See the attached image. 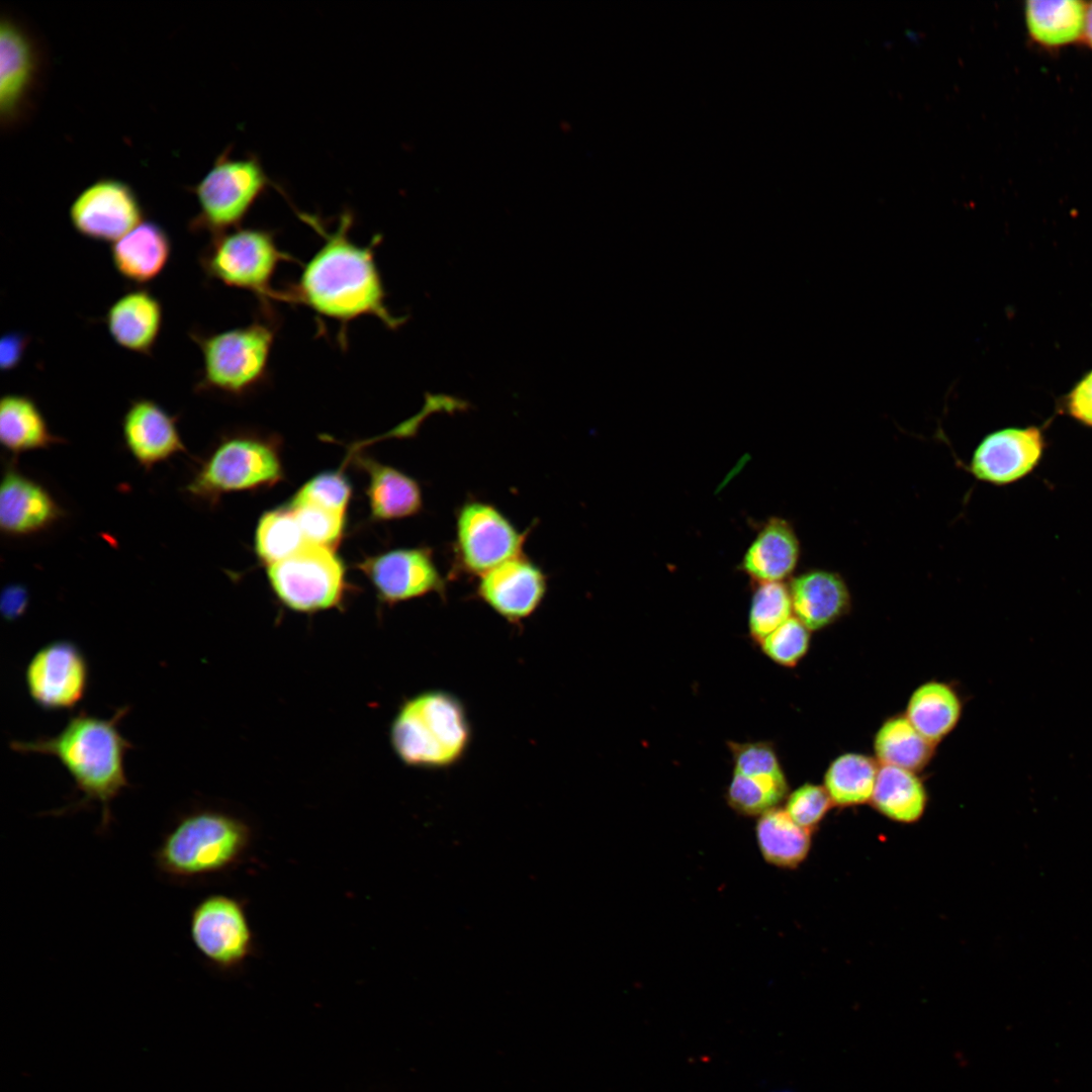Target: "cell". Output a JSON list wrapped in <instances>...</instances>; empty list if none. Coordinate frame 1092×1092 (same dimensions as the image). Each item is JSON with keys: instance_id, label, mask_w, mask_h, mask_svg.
<instances>
[{"instance_id": "1", "label": "cell", "mask_w": 1092, "mask_h": 1092, "mask_svg": "<svg viewBox=\"0 0 1092 1092\" xmlns=\"http://www.w3.org/2000/svg\"><path fill=\"white\" fill-rule=\"evenodd\" d=\"M298 216L322 238L323 244L303 266L297 281L283 293V302L301 304L316 315L346 327L351 322L372 316L395 331L407 316L394 315L386 304V291L375 260L380 236L361 246L350 236L354 216L341 213L337 228L328 231L320 217L298 212Z\"/></svg>"}, {"instance_id": "2", "label": "cell", "mask_w": 1092, "mask_h": 1092, "mask_svg": "<svg viewBox=\"0 0 1092 1092\" xmlns=\"http://www.w3.org/2000/svg\"><path fill=\"white\" fill-rule=\"evenodd\" d=\"M129 710L128 706L120 707L110 718H100L81 710L73 714L55 735L9 742V747L17 753L57 758L72 778L75 792L82 795L51 814L75 812L98 803L101 809L99 832L107 830L112 821V801L130 787L124 761L133 744L119 730V723Z\"/></svg>"}, {"instance_id": "3", "label": "cell", "mask_w": 1092, "mask_h": 1092, "mask_svg": "<svg viewBox=\"0 0 1092 1092\" xmlns=\"http://www.w3.org/2000/svg\"><path fill=\"white\" fill-rule=\"evenodd\" d=\"M250 841L251 830L241 819L215 809H192L163 834L154 866L172 884H194L238 863Z\"/></svg>"}, {"instance_id": "4", "label": "cell", "mask_w": 1092, "mask_h": 1092, "mask_svg": "<svg viewBox=\"0 0 1092 1092\" xmlns=\"http://www.w3.org/2000/svg\"><path fill=\"white\" fill-rule=\"evenodd\" d=\"M278 327L273 308H260V314L243 327L214 333L191 331L189 336L202 356L196 389L243 397L265 385Z\"/></svg>"}, {"instance_id": "5", "label": "cell", "mask_w": 1092, "mask_h": 1092, "mask_svg": "<svg viewBox=\"0 0 1092 1092\" xmlns=\"http://www.w3.org/2000/svg\"><path fill=\"white\" fill-rule=\"evenodd\" d=\"M466 711L455 696L428 691L407 700L390 729L391 745L405 764L447 767L461 759L470 742Z\"/></svg>"}, {"instance_id": "6", "label": "cell", "mask_w": 1092, "mask_h": 1092, "mask_svg": "<svg viewBox=\"0 0 1092 1092\" xmlns=\"http://www.w3.org/2000/svg\"><path fill=\"white\" fill-rule=\"evenodd\" d=\"M282 477L277 438L237 432L220 438L199 462L183 491L196 502L214 507L226 493L267 488Z\"/></svg>"}, {"instance_id": "7", "label": "cell", "mask_w": 1092, "mask_h": 1092, "mask_svg": "<svg viewBox=\"0 0 1092 1092\" xmlns=\"http://www.w3.org/2000/svg\"><path fill=\"white\" fill-rule=\"evenodd\" d=\"M289 261L292 257L279 247L273 231L254 226L213 236L199 257L209 279L252 293L264 309L283 301L281 289L272 283L280 264Z\"/></svg>"}, {"instance_id": "8", "label": "cell", "mask_w": 1092, "mask_h": 1092, "mask_svg": "<svg viewBox=\"0 0 1092 1092\" xmlns=\"http://www.w3.org/2000/svg\"><path fill=\"white\" fill-rule=\"evenodd\" d=\"M274 186L255 155L233 158L231 148L192 188L198 211L189 222L193 233L216 236L240 228L255 203Z\"/></svg>"}, {"instance_id": "9", "label": "cell", "mask_w": 1092, "mask_h": 1092, "mask_svg": "<svg viewBox=\"0 0 1092 1092\" xmlns=\"http://www.w3.org/2000/svg\"><path fill=\"white\" fill-rule=\"evenodd\" d=\"M267 576L279 601L301 613L341 607L348 590L345 567L335 549L313 544L268 566Z\"/></svg>"}, {"instance_id": "10", "label": "cell", "mask_w": 1092, "mask_h": 1092, "mask_svg": "<svg viewBox=\"0 0 1092 1092\" xmlns=\"http://www.w3.org/2000/svg\"><path fill=\"white\" fill-rule=\"evenodd\" d=\"M40 41L20 20L0 22V121L14 129L31 114L44 74Z\"/></svg>"}, {"instance_id": "11", "label": "cell", "mask_w": 1092, "mask_h": 1092, "mask_svg": "<svg viewBox=\"0 0 1092 1092\" xmlns=\"http://www.w3.org/2000/svg\"><path fill=\"white\" fill-rule=\"evenodd\" d=\"M526 533L494 506L470 500L461 506L455 524V555L459 567L481 576L523 554Z\"/></svg>"}, {"instance_id": "12", "label": "cell", "mask_w": 1092, "mask_h": 1092, "mask_svg": "<svg viewBox=\"0 0 1092 1092\" xmlns=\"http://www.w3.org/2000/svg\"><path fill=\"white\" fill-rule=\"evenodd\" d=\"M189 935L198 953L221 971L242 965L253 947L243 904L224 894L208 895L195 904L189 915Z\"/></svg>"}, {"instance_id": "13", "label": "cell", "mask_w": 1092, "mask_h": 1092, "mask_svg": "<svg viewBox=\"0 0 1092 1092\" xmlns=\"http://www.w3.org/2000/svg\"><path fill=\"white\" fill-rule=\"evenodd\" d=\"M89 680L85 653L67 639L54 640L38 648L24 668L29 698L47 712L74 709L87 694Z\"/></svg>"}, {"instance_id": "14", "label": "cell", "mask_w": 1092, "mask_h": 1092, "mask_svg": "<svg viewBox=\"0 0 1092 1092\" xmlns=\"http://www.w3.org/2000/svg\"><path fill=\"white\" fill-rule=\"evenodd\" d=\"M69 217L79 235L113 244L143 221L144 208L129 184L102 178L75 197Z\"/></svg>"}, {"instance_id": "15", "label": "cell", "mask_w": 1092, "mask_h": 1092, "mask_svg": "<svg viewBox=\"0 0 1092 1092\" xmlns=\"http://www.w3.org/2000/svg\"><path fill=\"white\" fill-rule=\"evenodd\" d=\"M378 599L394 605L432 593L443 594L445 580L429 548L394 549L365 557L357 564Z\"/></svg>"}, {"instance_id": "16", "label": "cell", "mask_w": 1092, "mask_h": 1092, "mask_svg": "<svg viewBox=\"0 0 1092 1092\" xmlns=\"http://www.w3.org/2000/svg\"><path fill=\"white\" fill-rule=\"evenodd\" d=\"M1045 447L1038 427L997 430L979 442L967 469L978 480L1007 485L1028 475L1040 462Z\"/></svg>"}, {"instance_id": "17", "label": "cell", "mask_w": 1092, "mask_h": 1092, "mask_svg": "<svg viewBox=\"0 0 1092 1092\" xmlns=\"http://www.w3.org/2000/svg\"><path fill=\"white\" fill-rule=\"evenodd\" d=\"M15 461V460H14ZM7 462L0 484V530L9 538L44 532L65 516L49 489Z\"/></svg>"}, {"instance_id": "18", "label": "cell", "mask_w": 1092, "mask_h": 1092, "mask_svg": "<svg viewBox=\"0 0 1092 1092\" xmlns=\"http://www.w3.org/2000/svg\"><path fill=\"white\" fill-rule=\"evenodd\" d=\"M546 592V574L523 554L482 574L477 584L478 598L512 623L531 616Z\"/></svg>"}, {"instance_id": "19", "label": "cell", "mask_w": 1092, "mask_h": 1092, "mask_svg": "<svg viewBox=\"0 0 1092 1092\" xmlns=\"http://www.w3.org/2000/svg\"><path fill=\"white\" fill-rule=\"evenodd\" d=\"M121 434L127 452L147 472L187 452L178 429V417L151 398L130 401L122 417Z\"/></svg>"}, {"instance_id": "20", "label": "cell", "mask_w": 1092, "mask_h": 1092, "mask_svg": "<svg viewBox=\"0 0 1092 1092\" xmlns=\"http://www.w3.org/2000/svg\"><path fill=\"white\" fill-rule=\"evenodd\" d=\"M793 612L810 631L824 629L848 614L851 596L840 573L813 568L791 579Z\"/></svg>"}, {"instance_id": "21", "label": "cell", "mask_w": 1092, "mask_h": 1092, "mask_svg": "<svg viewBox=\"0 0 1092 1092\" xmlns=\"http://www.w3.org/2000/svg\"><path fill=\"white\" fill-rule=\"evenodd\" d=\"M163 318L161 301L143 288L118 297L106 311L105 325L119 347L151 356L161 334Z\"/></svg>"}, {"instance_id": "22", "label": "cell", "mask_w": 1092, "mask_h": 1092, "mask_svg": "<svg viewBox=\"0 0 1092 1092\" xmlns=\"http://www.w3.org/2000/svg\"><path fill=\"white\" fill-rule=\"evenodd\" d=\"M801 544L793 525L781 517L765 520L747 547L739 568L752 582L783 581L796 569Z\"/></svg>"}, {"instance_id": "23", "label": "cell", "mask_w": 1092, "mask_h": 1092, "mask_svg": "<svg viewBox=\"0 0 1092 1092\" xmlns=\"http://www.w3.org/2000/svg\"><path fill=\"white\" fill-rule=\"evenodd\" d=\"M111 260L124 279L145 284L158 277L168 265L172 242L166 230L154 220H143L111 246Z\"/></svg>"}, {"instance_id": "24", "label": "cell", "mask_w": 1092, "mask_h": 1092, "mask_svg": "<svg viewBox=\"0 0 1092 1092\" xmlns=\"http://www.w3.org/2000/svg\"><path fill=\"white\" fill-rule=\"evenodd\" d=\"M357 462L368 475L366 494L374 520H398L421 512L422 490L414 478L371 457L360 456Z\"/></svg>"}, {"instance_id": "25", "label": "cell", "mask_w": 1092, "mask_h": 1092, "mask_svg": "<svg viewBox=\"0 0 1092 1092\" xmlns=\"http://www.w3.org/2000/svg\"><path fill=\"white\" fill-rule=\"evenodd\" d=\"M0 442L15 460L21 453L49 449L65 441L51 432L32 397L7 393L0 400Z\"/></svg>"}, {"instance_id": "26", "label": "cell", "mask_w": 1092, "mask_h": 1092, "mask_svg": "<svg viewBox=\"0 0 1092 1092\" xmlns=\"http://www.w3.org/2000/svg\"><path fill=\"white\" fill-rule=\"evenodd\" d=\"M1087 4L1078 0H1029L1024 17L1030 38L1045 49H1059L1084 36Z\"/></svg>"}, {"instance_id": "27", "label": "cell", "mask_w": 1092, "mask_h": 1092, "mask_svg": "<svg viewBox=\"0 0 1092 1092\" xmlns=\"http://www.w3.org/2000/svg\"><path fill=\"white\" fill-rule=\"evenodd\" d=\"M962 702L947 684L930 680L919 686L908 700L905 717L928 741L936 745L957 726Z\"/></svg>"}, {"instance_id": "28", "label": "cell", "mask_w": 1092, "mask_h": 1092, "mask_svg": "<svg viewBox=\"0 0 1092 1092\" xmlns=\"http://www.w3.org/2000/svg\"><path fill=\"white\" fill-rule=\"evenodd\" d=\"M871 802L885 817L901 823H913L924 813L927 794L916 772L892 765H879Z\"/></svg>"}, {"instance_id": "29", "label": "cell", "mask_w": 1092, "mask_h": 1092, "mask_svg": "<svg viewBox=\"0 0 1092 1092\" xmlns=\"http://www.w3.org/2000/svg\"><path fill=\"white\" fill-rule=\"evenodd\" d=\"M755 835L762 857L780 868L800 864L811 846V831L798 825L785 809L774 808L760 815Z\"/></svg>"}, {"instance_id": "30", "label": "cell", "mask_w": 1092, "mask_h": 1092, "mask_svg": "<svg viewBox=\"0 0 1092 1092\" xmlns=\"http://www.w3.org/2000/svg\"><path fill=\"white\" fill-rule=\"evenodd\" d=\"M935 745L923 737L905 715L887 719L874 739L880 765H892L917 772L930 761Z\"/></svg>"}, {"instance_id": "31", "label": "cell", "mask_w": 1092, "mask_h": 1092, "mask_svg": "<svg viewBox=\"0 0 1092 1092\" xmlns=\"http://www.w3.org/2000/svg\"><path fill=\"white\" fill-rule=\"evenodd\" d=\"M878 770L874 758L861 753H843L827 767L824 788L835 806L866 804L872 799Z\"/></svg>"}, {"instance_id": "32", "label": "cell", "mask_w": 1092, "mask_h": 1092, "mask_svg": "<svg viewBox=\"0 0 1092 1092\" xmlns=\"http://www.w3.org/2000/svg\"><path fill=\"white\" fill-rule=\"evenodd\" d=\"M304 536L293 510L288 506L264 513L255 532V551L267 566L277 563L300 550Z\"/></svg>"}, {"instance_id": "33", "label": "cell", "mask_w": 1092, "mask_h": 1092, "mask_svg": "<svg viewBox=\"0 0 1092 1092\" xmlns=\"http://www.w3.org/2000/svg\"><path fill=\"white\" fill-rule=\"evenodd\" d=\"M786 775L747 776L733 771L727 789L728 805L745 816H760L777 808L788 794Z\"/></svg>"}, {"instance_id": "34", "label": "cell", "mask_w": 1092, "mask_h": 1092, "mask_svg": "<svg viewBox=\"0 0 1092 1092\" xmlns=\"http://www.w3.org/2000/svg\"><path fill=\"white\" fill-rule=\"evenodd\" d=\"M793 613L790 587L783 581L754 582L748 613L751 638L760 643Z\"/></svg>"}, {"instance_id": "35", "label": "cell", "mask_w": 1092, "mask_h": 1092, "mask_svg": "<svg viewBox=\"0 0 1092 1092\" xmlns=\"http://www.w3.org/2000/svg\"><path fill=\"white\" fill-rule=\"evenodd\" d=\"M305 542L335 549L344 532L345 514L311 504L290 503Z\"/></svg>"}, {"instance_id": "36", "label": "cell", "mask_w": 1092, "mask_h": 1092, "mask_svg": "<svg viewBox=\"0 0 1092 1092\" xmlns=\"http://www.w3.org/2000/svg\"><path fill=\"white\" fill-rule=\"evenodd\" d=\"M811 631L796 617H791L760 643L763 653L774 662L794 667L807 654Z\"/></svg>"}, {"instance_id": "37", "label": "cell", "mask_w": 1092, "mask_h": 1092, "mask_svg": "<svg viewBox=\"0 0 1092 1092\" xmlns=\"http://www.w3.org/2000/svg\"><path fill=\"white\" fill-rule=\"evenodd\" d=\"M351 485L341 470L323 472L304 483L291 502L311 504L346 515Z\"/></svg>"}, {"instance_id": "38", "label": "cell", "mask_w": 1092, "mask_h": 1092, "mask_svg": "<svg viewBox=\"0 0 1092 1092\" xmlns=\"http://www.w3.org/2000/svg\"><path fill=\"white\" fill-rule=\"evenodd\" d=\"M832 805L824 786L804 784L788 796L785 810L798 825L812 831Z\"/></svg>"}, {"instance_id": "39", "label": "cell", "mask_w": 1092, "mask_h": 1092, "mask_svg": "<svg viewBox=\"0 0 1092 1092\" xmlns=\"http://www.w3.org/2000/svg\"><path fill=\"white\" fill-rule=\"evenodd\" d=\"M734 771L747 776L784 775L778 754L768 741L728 743Z\"/></svg>"}, {"instance_id": "40", "label": "cell", "mask_w": 1092, "mask_h": 1092, "mask_svg": "<svg viewBox=\"0 0 1092 1092\" xmlns=\"http://www.w3.org/2000/svg\"><path fill=\"white\" fill-rule=\"evenodd\" d=\"M1063 406L1070 417L1092 428V371L1068 393Z\"/></svg>"}, {"instance_id": "41", "label": "cell", "mask_w": 1092, "mask_h": 1092, "mask_svg": "<svg viewBox=\"0 0 1092 1092\" xmlns=\"http://www.w3.org/2000/svg\"><path fill=\"white\" fill-rule=\"evenodd\" d=\"M30 339L22 332H8L0 340V367L11 371L21 362Z\"/></svg>"}, {"instance_id": "42", "label": "cell", "mask_w": 1092, "mask_h": 1092, "mask_svg": "<svg viewBox=\"0 0 1092 1092\" xmlns=\"http://www.w3.org/2000/svg\"><path fill=\"white\" fill-rule=\"evenodd\" d=\"M28 604V594L21 584H9L3 588L0 598V609L3 617L7 620H15L23 615Z\"/></svg>"}, {"instance_id": "43", "label": "cell", "mask_w": 1092, "mask_h": 1092, "mask_svg": "<svg viewBox=\"0 0 1092 1092\" xmlns=\"http://www.w3.org/2000/svg\"><path fill=\"white\" fill-rule=\"evenodd\" d=\"M1083 38L1087 41L1092 49V3L1087 4L1085 29Z\"/></svg>"}]
</instances>
